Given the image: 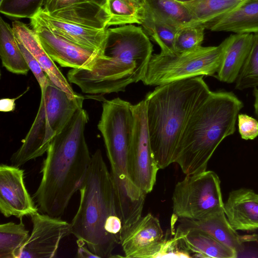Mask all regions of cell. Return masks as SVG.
Here are the masks:
<instances>
[{
    "instance_id": "obj_1",
    "label": "cell",
    "mask_w": 258,
    "mask_h": 258,
    "mask_svg": "<svg viewBox=\"0 0 258 258\" xmlns=\"http://www.w3.org/2000/svg\"><path fill=\"white\" fill-rule=\"evenodd\" d=\"M88 120L87 111L79 109L51 142L33 195L41 213L59 218L82 187L92 159L85 137Z\"/></svg>"
},
{
    "instance_id": "obj_17",
    "label": "cell",
    "mask_w": 258,
    "mask_h": 258,
    "mask_svg": "<svg viewBox=\"0 0 258 258\" xmlns=\"http://www.w3.org/2000/svg\"><path fill=\"white\" fill-rule=\"evenodd\" d=\"M12 28L16 39L30 51L40 64L50 80L57 87L72 97L76 94L69 82L41 45L33 30L19 21L13 22Z\"/></svg>"
},
{
    "instance_id": "obj_23",
    "label": "cell",
    "mask_w": 258,
    "mask_h": 258,
    "mask_svg": "<svg viewBox=\"0 0 258 258\" xmlns=\"http://www.w3.org/2000/svg\"><path fill=\"white\" fill-rule=\"evenodd\" d=\"M0 55L3 67L12 73L27 75L30 70L13 28L2 18L0 20Z\"/></svg>"
},
{
    "instance_id": "obj_21",
    "label": "cell",
    "mask_w": 258,
    "mask_h": 258,
    "mask_svg": "<svg viewBox=\"0 0 258 258\" xmlns=\"http://www.w3.org/2000/svg\"><path fill=\"white\" fill-rule=\"evenodd\" d=\"M49 14L60 19L97 29H107L110 19L107 8L92 3L74 5Z\"/></svg>"
},
{
    "instance_id": "obj_16",
    "label": "cell",
    "mask_w": 258,
    "mask_h": 258,
    "mask_svg": "<svg viewBox=\"0 0 258 258\" xmlns=\"http://www.w3.org/2000/svg\"><path fill=\"white\" fill-rule=\"evenodd\" d=\"M225 214L236 230L258 229V194L240 188L232 190L224 205Z\"/></svg>"
},
{
    "instance_id": "obj_36",
    "label": "cell",
    "mask_w": 258,
    "mask_h": 258,
    "mask_svg": "<svg viewBox=\"0 0 258 258\" xmlns=\"http://www.w3.org/2000/svg\"><path fill=\"white\" fill-rule=\"evenodd\" d=\"M17 98H2L0 100V111L2 112L13 111L16 107L15 101Z\"/></svg>"
},
{
    "instance_id": "obj_32",
    "label": "cell",
    "mask_w": 258,
    "mask_h": 258,
    "mask_svg": "<svg viewBox=\"0 0 258 258\" xmlns=\"http://www.w3.org/2000/svg\"><path fill=\"white\" fill-rule=\"evenodd\" d=\"M17 41L30 70L31 71L36 79L41 90L44 89L49 83L50 79L37 59L23 44L17 40Z\"/></svg>"
},
{
    "instance_id": "obj_7",
    "label": "cell",
    "mask_w": 258,
    "mask_h": 258,
    "mask_svg": "<svg viewBox=\"0 0 258 258\" xmlns=\"http://www.w3.org/2000/svg\"><path fill=\"white\" fill-rule=\"evenodd\" d=\"M228 41V37L219 45L200 46L173 55L152 54L143 83L159 86L199 76H214L218 72Z\"/></svg>"
},
{
    "instance_id": "obj_34",
    "label": "cell",
    "mask_w": 258,
    "mask_h": 258,
    "mask_svg": "<svg viewBox=\"0 0 258 258\" xmlns=\"http://www.w3.org/2000/svg\"><path fill=\"white\" fill-rule=\"evenodd\" d=\"M92 3L108 9V0H44L43 10L48 14L74 5Z\"/></svg>"
},
{
    "instance_id": "obj_9",
    "label": "cell",
    "mask_w": 258,
    "mask_h": 258,
    "mask_svg": "<svg viewBox=\"0 0 258 258\" xmlns=\"http://www.w3.org/2000/svg\"><path fill=\"white\" fill-rule=\"evenodd\" d=\"M132 108L134 125L127 157L128 171L133 182L146 195L152 190L160 169L151 146L145 100L132 105Z\"/></svg>"
},
{
    "instance_id": "obj_39",
    "label": "cell",
    "mask_w": 258,
    "mask_h": 258,
    "mask_svg": "<svg viewBox=\"0 0 258 258\" xmlns=\"http://www.w3.org/2000/svg\"><path fill=\"white\" fill-rule=\"evenodd\" d=\"M175 1L180 2V3H185L190 2H192V1H194L195 0H175Z\"/></svg>"
},
{
    "instance_id": "obj_13",
    "label": "cell",
    "mask_w": 258,
    "mask_h": 258,
    "mask_svg": "<svg viewBox=\"0 0 258 258\" xmlns=\"http://www.w3.org/2000/svg\"><path fill=\"white\" fill-rule=\"evenodd\" d=\"M164 236L157 218L149 213L141 218L124 236L120 244L127 258H155Z\"/></svg>"
},
{
    "instance_id": "obj_30",
    "label": "cell",
    "mask_w": 258,
    "mask_h": 258,
    "mask_svg": "<svg viewBox=\"0 0 258 258\" xmlns=\"http://www.w3.org/2000/svg\"><path fill=\"white\" fill-rule=\"evenodd\" d=\"M44 0H3L0 12L16 18H32L43 8Z\"/></svg>"
},
{
    "instance_id": "obj_11",
    "label": "cell",
    "mask_w": 258,
    "mask_h": 258,
    "mask_svg": "<svg viewBox=\"0 0 258 258\" xmlns=\"http://www.w3.org/2000/svg\"><path fill=\"white\" fill-rule=\"evenodd\" d=\"M30 23L45 51L62 67L89 70L101 54V50L84 47L54 33L33 19Z\"/></svg>"
},
{
    "instance_id": "obj_8",
    "label": "cell",
    "mask_w": 258,
    "mask_h": 258,
    "mask_svg": "<svg viewBox=\"0 0 258 258\" xmlns=\"http://www.w3.org/2000/svg\"><path fill=\"white\" fill-rule=\"evenodd\" d=\"M172 201L179 218L200 220L224 210L220 180L210 170L186 175L175 185Z\"/></svg>"
},
{
    "instance_id": "obj_10",
    "label": "cell",
    "mask_w": 258,
    "mask_h": 258,
    "mask_svg": "<svg viewBox=\"0 0 258 258\" xmlns=\"http://www.w3.org/2000/svg\"><path fill=\"white\" fill-rule=\"evenodd\" d=\"M30 217L32 230L19 258L55 257L61 241L72 234L71 223L38 212Z\"/></svg>"
},
{
    "instance_id": "obj_37",
    "label": "cell",
    "mask_w": 258,
    "mask_h": 258,
    "mask_svg": "<svg viewBox=\"0 0 258 258\" xmlns=\"http://www.w3.org/2000/svg\"><path fill=\"white\" fill-rule=\"evenodd\" d=\"M253 95L254 97V112L258 117V88H253Z\"/></svg>"
},
{
    "instance_id": "obj_12",
    "label": "cell",
    "mask_w": 258,
    "mask_h": 258,
    "mask_svg": "<svg viewBox=\"0 0 258 258\" xmlns=\"http://www.w3.org/2000/svg\"><path fill=\"white\" fill-rule=\"evenodd\" d=\"M24 181V171L13 165L0 166V211L6 217L22 219L38 211Z\"/></svg>"
},
{
    "instance_id": "obj_26",
    "label": "cell",
    "mask_w": 258,
    "mask_h": 258,
    "mask_svg": "<svg viewBox=\"0 0 258 258\" xmlns=\"http://www.w3.org/2000/svg\"><path fill=\"white\" fill-rule=\"evenodd\" d=\"M145 31L157 43L162 54L173 55L175 39L179 28L163 22L148 13L145 10V19L142 24Z\"/></svg>"
},
{
    "instance_id": "obj_6",
    "label": "cell",
    "mask_w": 258,
    "mask_h": 258,
    "mask_svg": "<svg viewBox=\"0 0 258 258\" xmlns=\"http://www.w3.org/2000/svg\"><path fill=\"white\" fill-rule=\"evenodd\" d=\"M41 93L36 116L21 146L11 156L12 165L20 167L42 156L53 139L63 130L75 112L82 108L83 96L72 97L51 81Z\"/></svg>"
},
{
    "instance_id": "obj_41",
    "label": "cell",
    "mask_w": 258,
    "mask_h": 258,
    "mask_svg": "<svg viewBox=\"0 0 258 258\" xmlns=\"http://www.w3.org/2000/svg\"><path fill=\"white\" fill-rule=\"evenodd\" d=\"M247 1H250V0H247Z\"/></svg>"
},
{
    "instance_id": "obj_33",
    "label": "cell",
    "mask_w": 258,
    "mask_h": 258,
    "mask_svg": "<svg viewBox=\"0 0 258 258\" xmlns=\"http://www.w3.org/2000/svg\"><path fill=\"white\" fill-rule=\"evenodd\" d=\"M239 133L245 140H253L258 136V121L246 114H239L237 117Z\"/></svg>"
},
{
    "instance_id": "obj_40",
    "label": "cell",
    "mask_w": 258,
    "mask_h": 258,
    "mask_svg": "<svg viewBox=\"0 0 258 258\" xmlns=\"http://www.w3.org/2000/svg\"><path fill=\"white\" fill-rule=\"evenodd\" d=\"M3 0H0V2H2Z\"/></svg>"
},
{
    "instance_id": "obj_31",
    "label": "cell",
    "mask_w": 258,
    "mask_h": 258,
    "mask_svg": "<svg viewBox=\"0 0 258 258\" xmlns=\"http://www.w3.org/2000/svg\"><path fill=\"white\" fill-rule=\"evenodd\" d=\"M173 237H164L161 248L156 255V257H191L190 254L183 247L180 235L171 231Z\"/></svg>"
},
{
    "instance_id": "obj_20",
    "label": "cell",
    "mask_w": 258,
    "mask_h": 258,
    "mask_svg": "<svg viewBox=\"0 0 258 258\" xmlns=\"http://www.w3.org/2000/svg\"><path fill=\"white\" fill-rule=\"evenodd\" d=\"M212 31L234 33H254L258 32V0L245 2L237 9L210 25Z\"/></svg>"
},
{
    "instance_id": "obj_2",
    "label": "cell",
    "mask_w": 258,
    "mask_h": 258,
    "mask_svg": "<svg viewBox=\"0 0 258 258\" xmlns=\"http://www.w3.org/2000/svg\"><path fill=\"white\" fill-rule=\"evenodd\" d=\"M153 50L141 27L130 24L107 28L101 54L90 69H72L67 78L86 94L124 91L130 84L142 81Z\"/></svg>"
},
{
    "instance_id": "obj_27",
    "label": "cell",
    "mask_w": 258,
    "mask_h": 258,
    "mask_svg": "<svg viewBox=\"0 0 258 258\" xmlns=\"http://www.w3.org/2000/svg\"><path fill=\"white\" fill-rule=\"evenodd\" d=\"M110 19L107 28L111 26L133 24L142 25L145 19L144 6L130 0H108Z\"/></svg>"
},
{
    "instance_id": "obj_5",
    "label": "cell",
    "mask_w": 258,
    "mask_h": 258,
    "mask_svg": "<svg viewBox=\"0 0 258 258\" xmlns=\"http://www.w3.org/2000/svg\"><path fill=\"white\" fill-rule=\"evenodd\" d=\"M242 102L232 92H211L194 111L182 132L173 163L185 175L207 170L219 144L236 130Z\"/></svg>"
},
{
    "instance_id": "obj_3",
    "label": "cell",
    "mask_w": 258,
    "mask_h": 258,
    "mask_svg": "<svg viewBox=\"0 0 258 258\" xmlns=\"http://www.w3.org/2000/svg\"><path fill=\"white\" fill-rule=\"evenodd\" d=\"M203 78L196 77L159 85L146 96L150 143L160 169L173 163L187 122L212 92Z\"/></svg>"
},
{
    "instance_id": "obj_22",
    "label": "cell",
    "mask_w": 258,
    "mask_h": 258,
    "mask_svg": "<svg viewBox=\"0 0 258 258\" xmlns=\"http://www.w3.org/2000/svg\"><path fill=\"white\" fill-rule=\"evenodd\" d=\"M247 0H195L182 3L190 12L194 25L205 29L211 24L232 12Z\"/></svg>"
},
{
    "instance_id": "obj_28",
    "label": "cell",
    "mask_w": 258,
    "mask_h": 258,
    "mask_svg": "<svg viewBox=\"0 0 258 258\" xmlns=\"http://www.w3.org/2000/svg\"><path fill=\"white\" fill-rule=\"evenodd\" d=\"M253 34L251 50L235 82L237 90L258 87V32Z\"/></svg>"
},
{
    "instance_id": "obj_15",
    "label": "cell",
    "mask_w": 258,
    "mask_h": 258,
    "mask_svg": "<svg viewBox=\"0 0 258 258\" xmlns=\"http://www.w3.org/2000/svg\"><path fill=\"white\" fill-rule=\"evenodd\" d=\"M31 19L55 34L92 49L102 51L107 36V29H94L60 19L45 12L42 8Z\"/></svg>"
},
{
    "instance_id": "obj_19",
    "label": "cell",
    "mask_w": 258,
    "mask_h": 258,
    "mask_svg": "<svg viewBox=\"0 0 258 258\" xmlns=\"http://www.w3.org/2000/svg\"><path fill=\"white\" fill-rule=\"evenodd\" d=\"M180 236L183 246L195 257L235 258L238 253L207 233L196 229L181 230L171 227Z\"/></svg>"
},
{
    "instance_id": "obj_4",
    "label": "cell",
    "mask_w": 258,
    "mask_h": 258,
    "mask_svg": "<svg viewBox=\"0 0 258 258\" xmlns=\"http://www.w3.org/2000/svg\"><path fill=\"white\" fill-rule=\"evenodd\" d=\"M78 211L72 234L99 258L111 257L120 244L121 221L118 215L110 172L98 149L92 156L86 178L79 189Z\"/></svg>"
},
{
    "instance_id": "obj_29",
    "label": "cell",
    "mask_w": 258,
    "mask_h": 258,
    "mask_svg": "<svg viewBox=\"0 0 258 258\" xmlns=\"http://www.w3.org/2000/svg\"><path fill=\"white\" fill-rule=\"evenodd\" d=\"M205 28L202 25H188L179 28L175 39V53H182L202 46Z\"/></svg>"
},
{
    "instance_id": "obj_35",
    "label": "cell",
    "mask_w": 258,
    "mask_h": 258,
    "mask_svg": "<svg viewBox=\"0 0 258 258\" xmlns=\"http://www.w3.org/2000/svg\"><path fill=\"white\" fill-rule=\"evenodd\" d=\"M77 244L78 246L77 257H97L92 252L84 242L78 239Z\"/></svg>"
},
{
    "instance_id": "obj_38",
    "label": "cell",
    "mask_w": 258,
    "mask_h": 258,
    "mask_svg": "<svg viewBox=\"0 0 258 258\" xmlns=\"http://www.w3.org/2000/svg\"><path fill=\"white\" fill-rule=\"evenodd\" d=\"M130 1L134 2L139 5H140L142 6H144L146 1V0H130Z\"/></svg>"
},
{
    "instance_id": "obj_24",
    "label": "cell",
    "mask_w": 258,
    "mask_h": 258,
    "mask_svg": "<svg viewBox=\"0 0 258 258\" xmlns=\"http://www.w3.org/2000/svg\"><path fill=\"white\" fill-rule=\"evenodd\" d=\"M144 6L153 17L178 28L194 25L193 18L188 9L175 0H146Z\"/></svg>"
},
{
    "instance_id": "obj_18",
    "label": "cell",
    "mask_w": 258,
    "mask_h": 258,
    "mask_svg": "<svg viewBox=\"0 0 258 258\" xmlns=\"http://www.w3.org/2000/svg\"><path fill=\"white\" fill-rule=\"evenodd\" d=\"M253 33H235L228 37L222 62L215 78L219 81L232 83L238 75L250 52Z\"/></svg>"
},
{
    "instance_id": "obj_25",
    "label": "cell",
    "mask_w": 258,
    "mask_h": 258,
    "mask_svg": "<svg viewBox=\"0 0 258 258\" xmlns=\"http://www.w3.org/2000/svg\"><path fill=\"white\" fill-rule=\"evenodd\" d=\"M30 235L22 220L0 225V258H19Z\"/></svg>"
},
{
    "instance_id": "obj_14",
    "label": "cell",
    "mask_w": 258,
    "mask_h": 258,
    "mask_svg": "<svg viewBox=\"0 0 258 258\" xmlns=\"http://www.w3.org/2000/svg\"><path fill=\"white\" fill-rule=\"evenodd\" d=\"M172 218L177 223L175 228L196 229L203 231L218 241L235 250L238 253L244 250V243L258 239L255 234L240 235L230 224L224 210L200 220Z\"/></svg>"
}]
</instances>
